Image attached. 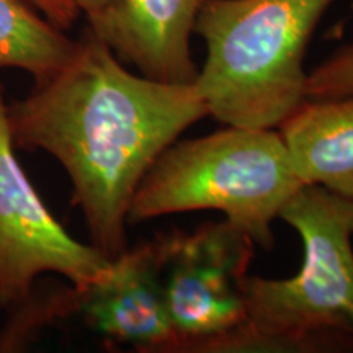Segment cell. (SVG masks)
I'll use <instances>...</instances> for the list:
<instances>
[{
    "instance_id": "6da1fadb",
    "label": "cell",
    "mask_w": 353,
    "mask_h": 353,
    "mask_svg": "<svg viewBox=\"0 0 353 353\" xmlns=\"http://www.w3.org/2000/svg\"><path fill=\"white\" fill-rule=\"evenodd\" d=\"M206 117L195 83L132 72L88 28L54 77L7 101L15 149L43 151L59 162L90 244L110 260L128 249V213L141 180L170 144Z\"/></svg>"
},
{
    "instance_id": "7a4b0ae2",
    "label": "cell",
    "mask_w": 353,
    "mask_h": 353,
    "mask_svg": "<svg viewBox=\"0 0 353 353\" xmlns=\"http://www.w3.org/2000/svg\"><path fill=\"white\" fill-rule=\"evenodd\" d=\"M278 218L301 237L296 275H247L245 321L185 353L353 352V201L304 185Z\"/></svg>"
},
{
    "instance_id": "3957f363",
    "label": "cell",
    "mask_w": 353,
    "mask_h": 353,
    "mask_svg": "<svg viewBox=\"0 0 353 353\" xmlns=\"http://www.w3.org/2000/svg\"><path fill=\"white\" fill-rule=\"evenodd\" d=\"M339 0H206L195 34L206 59L195 85L226 126L278 128L306 99L317 26Z\"/></svg>"
},
{
    "instance_id": "277c9868",
    "label": "cell",
    "mask_w": 353,
    "mask_h": 353,
    "mask_svg": "<svg viewBox=\"0 0 353 353\" xmlns=\"http://www.w3.org/2000/svg\"><path fill=\"white\" fill-rule=\"evenodd\" d=\"M301 187L276 128L226 126L170 144L141 180L128 224L214 210L272 249L273 221Z\"/></svg>"
},
{
    "instance_id": "5b68a950",
    "label": "cell",
    "mask_w": 353,
    "mask_h": 353,
    "mask_svg": "<svg viewBox=\"0 0 353 353\" xmlns=\"http://www.w3.org/2000/svg\"><path fill=\"white\" fill-rule=\"evenodd\" d=\"M110 268L112 260L97 247L65 231L21 169L0 82V307L23 304L44 273L83 290L103 280Z\"/></svg>"
},
{
    "instance_id": "8992f818",
    "label": "cell",
    "mask_w": 353,
    "mask_h": 353,
    "mask_svg": "<svg viewBox=\"0 0 353 353\" xmlns=\"http://www.w3.org/2000/svg\"><path fill=\"white\" fill-rule=\"evenodd\" d=\"M254 249V241L226 219L165 234L162 286L175 334L165 353H185L245 321L244 281Z\"/></svg>"
},
{
    "instance_id": "52a82bcc",
    "label": "cell",
    "mask_w": 353,
    "mask_h": 353,
    "mask_svg": "<svg viewBox=\"0 0 353 353\" xmlns=\"http://www.w3.org/2000/svg\"><path fill=\"white\" fill-rule=\"evenodd\" d=\"M165 234L112 260L110 273L88 288H69L70 312L110 342L138 352L165 353L175 341L167 312L162 270Z\"/></svg>"
},
{
    "instance_id": "ba28073f",
    "label": "cell",
    "mask_w": 353,
    "mask_h": 353,
    "mask_svg": "<svg viewBox=\"0 0 353 353\" xmlns=\"http://www.w3.org/2000/svg\"><path fill=\"white\" fill-rule=\"evenodd\" d=\"M206 0H118L95 19L90 33L136 72L167 83H195L192 37Z\"/></svg>"
},
{
    "instance_id": "9c48e42d",
    "label": "cell",
    "mask_w": 353,
    "mask_h": 353,
    "mask_svg": "<svg viewBox=\"0 0 353 353\" xmlns=\"http://www.w3.org/2000/svg\"><path fill=\"white\" fill-rule=\"evenodd\" d=\"M276 130L304 185L353 201V95L304 99Z\"/></svg>"
},
{
    "instance_id": "30bf717a",
    "label": "cell",
    "mask_w": 353,
    "mask_h": 353,
    "mask_svg": "<svg viewBox=\"0 0 353 353\" xmlns=\"http://www.w3.org/2000/svg\"><path fill=\"white\" fill-rule=\"evenodd\" d=\"M77 44L26 0H0V69L28 72L38 85L72 59Z\"/></svg>"
},
{
    "instance_id": "8fae6325",
    "label": "cell",
    "mask_w": 353,
    "mask_h": 353,
    "mask_svg": "<svg viewBox=\"0 0 353 353\" xmlns=\"http://www.w3.org/2000/svg\"><path fill=\"white\" fill-rule=\"evenodd\" d=\"M343 95H353V41L339 46L307 72L306 99Z\"/></svg>"
},
{
    "instance_id": "7c38bea8",
    "label": "cell",
    "mask_w": 353,
    "mask_h": 353,
    "mask_svg": "<svg viewBox=\"0 0 353 353\" xmlns=\"http://www.w3.org/2000/svg\"><path fill=\"white\" fill-rule=\"evenodd\" d=\"M26 2L32 3L48 20L65 32L72 28L74 23L82 17L81 8L74 3V0H26Z\"/></svg>"
},
{
    "instance_id": "4fadbf2b",
    "label": "cell",
    "mask_w": 353,
    "mask_h": 353,
    "mask_svg": "<svg viewBox=\"0 0 353 353\" xmlns=\"http://www.w3.org/2000/svg\"><path fill=\"white\" fill-rule=\"evenodd\" d=\"M117 2L118 0H74V3L81 8L85 20H92L101 15V13L110 10Z\"/></svg>"
},
{
    "instance_id": "5bb4252c",
    "label": "cell",
    "mask_w": 353,
    "mask_h": 353,
    "mask_svg": "<svg viewBox=\"0 0 353 353\" xmlns=\"http://www.w3.org/2000/svg\"><path fill=\"white\" fill-rule=\"evenodd\" d=\"M352 232H353V219H352Z\"/></svg>"
}]
</instances>
